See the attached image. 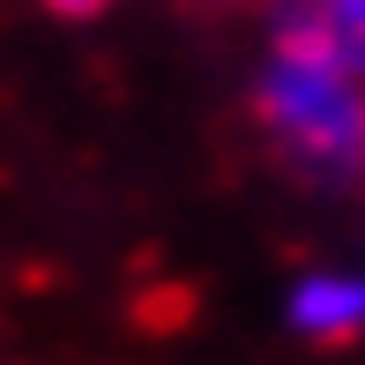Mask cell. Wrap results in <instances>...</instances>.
Instances as JSON below:
<instances>
[{
  "mask_svg": "<svg viewBox=\"0 0 365 365\" xmlns=\"http://www.w3.org/2000/svg\"><path fill=\"white\" fill-rule=\"evenodd\" d=\"M276 30L321 45V53H336L343 68L365 75V0H284V23Z\"/></svg>",
  "mask_w": 365,
  "mask_h": 365,
  "instance_id": "3",
  "label": "cell"
},
{
  "mask_svg": "<svg viewBox=\"0 0 365 365\" xmlns=\"http://www.w3.org/2000/svg\"><path fill=\"white\" fill-rule=\"evenodd\" d=\"M254 112L291 172L328 179V187L365 179V75L343 68L336 53L276 30L254 82Z\"/></svg>",
  "mask_w": 365,
  "mask_h": 365,
  "instance_id": "1",
  "label": "cell"
},
{
  "mask_svg": "<svg viewBox=\"0 0 365 365\" xmlns=\"http://www.w3.org/2000/svg\"><path fill=\"white\" fill-rule=\"evenodd\" d=\"M306 343H358L365 336V269H306L284 298Z\"/></svg>",
  "mask_w": 365,
  "mask_h": 365,
  "instance_id": "2",
  "label": "cell"
},
{
  "mask_svg": "<svg viewBox=\"0 0 365 365\" xmlns=\"http://www.w3.org/2000/svg\"><path fill=\"white\" fill-rule=\"evenodd\" d=\"M53 8H60V15H97L105 0H53Z\"/></svg>",
  "mask_w": 365,
  "mask_h": 365,
  "instance_id": "4",
  "label": "cell"
}]
</instances>
